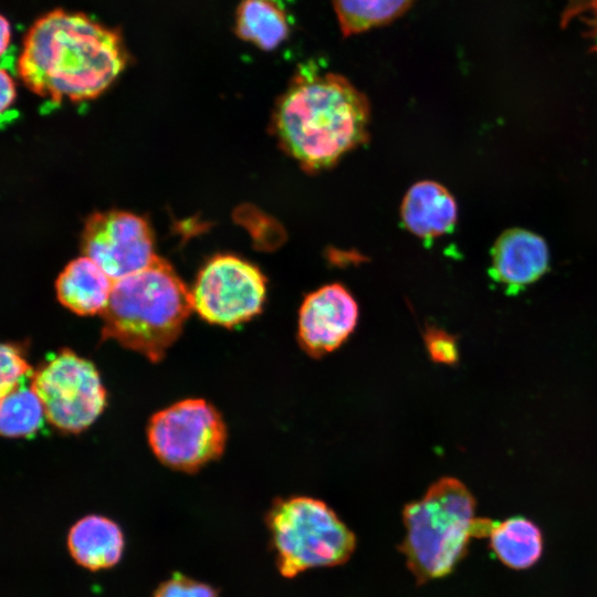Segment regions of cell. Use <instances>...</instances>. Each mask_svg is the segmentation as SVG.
Masks as SVG:
<instances>
[{
	"label": "cell",
	"mask_w": 597,
	"mask_h": 597,
	"mask_svg": "<svg viewBox=\"0 0 597 597\" xmlns=\"http://www.w3.org/2000/svg\"><path fill=\"white\" fill-rule=\"evenodd\" d=\"M369 121L368 100L347 78L307 65L277 98L272 130L281 148L314 172L363 145Z\"/></svg>",
	"instance_id": "obj_1"
},
{
	"label": "cell",
	"mask_w": 597,
	"mask_h": 597,
	"mask_svg": "<svg viewBox=\"0 0 597 597\" xmlns=\"http://www.w3.org/2000/svg\"><path fill=\"white\" fill-rule=\"evenodd\" d=\"M126 62L119 36L83 13L52 11L29 30L18 71L34 93L53 102L98 96Z\"/></svg>",
	"instance_id": "obj_2"
},
{
	"label": "cell",
	"mask_w": 597,
	"mask_h": 597,
	"mask_svg": "<svg viewBox=\"0 0 597 597\" xmlns=\"http://www.w3.org/2000/svg\"><path fill=\"white\" fill-rule=\"evenodd\" d=\"M192 310L191 291L167 261L156 256L145 269L114 281L108 304L101 313L102 334L158 362Z\"/></svg>",
	"instance_id": "obj_3"
},
{
	"label": "cell",
	"mask_w": 597,
	"mask_h": 597,
	"mask_svg": "<svg viewBox=\"0 0 597 597\" xmlns=\"http://www.w3.org/2000/svg\"><path fill=\"white\" fill-rule=\"evenodd\" d=\"M475 501L454 478H441L425 495L407 504L405 537L399 546L416 579L425 583L449 575L474 535Z\"/></svg>",
	"instance_id": "obj_4"
},
{
	"label": "cell",
	"mask_w": 597,
	"mask_h": 597,
	"mask_svg": "<svg viewBox=\"0 0 597 597\" xmlns=\"http://www.w3.org/2000/svg\"><path fill=\"white\" fill-rule=\"evenodd\" d=\"M282 576L344 564L356 546L354 533L323 501L311 496L276 500L265 519Z\"/></svg>",
	"instance_id": "obj_5"
},
{
	"label": "cell",
	"mask_w": 597,
	"mask_h": 597,
	"mask_svg": "<svg viewBox=\"0 0 597 597\" xmlns=\"http://www.w3.org/2000/svg\"><path fill=\"white\" fill-rule=\"evenodd\" d=\"M153 452L166 465L193 472L219 458L227 428L218 410L202 399H186L155 413L147 429Z\"/></svg>",
	"instance_id": "obj_6"
},
{
	"label": "cell",
	"mask_w": 597,
	"mask_h": 597,
	"mask_svg": "<svg viewBox=\"0 0 597 597\" xmlns=\"http://www.w3.org/2000/svg\"><path fill=\"white\" fill-rule=\"evenodd\" d=\"M46 419L57 429H86L106 405V390L95 366L69 349L48 359L32 375L31 385Z\"/></svg>",
	"instance_id": "obj_7"
},
{
	"label": "cell",
	"mask_w": 597,
	"mask_h": 597,
	"mask_svg": "<svg viewBox=\"0 0 597 597\" xmlns=\"http://www.w3.org/2000/svg\"><path fill=\"white\" fill-rule=\"evenodd\" d=\"M266 277L253 263L232 254H219L199 272L191 300L207 322L234 327L259 315L266 301Z\"/></svg>",
	"instance_id": "obj_8"
},
{
	"label": "cell",
	"mask_w": 597,
	"mask_h": 597,
	"mask_svg": "<svg viewBox=\"0 0 597 597\" xmlns=\"http://www.w3.org/2000/svg\"><path fill=\"white\" fill-rule=\"evenodd\" d=\"M82 250L114 281L145 269L157 256L147 222L117 210L97 212L87 219Z\"/></svg>",
	"instance_id": "obj_9"
},
{
	"label": "cell",
	"mask_w": 597,
	"mask_h": 597,
	"mask_svg": "<svg viewBox=\"0 0 597 597\" xmlns=\"http://www.w3.org/2000/svg\"><path fill=\"white\" fill-rule=\"evenodd\" d=\"M358 305L342 284L332 283L303 300L297 320V341L303 350L321 357L337 349L354 332Z\"/></svg>",
	"instance_id": "obj_10"
},
{
	"label": "cell",
	"mask_w": 597,
	"mask_h": 597,
	"mask_svg": "<svg viewBox=\"0 0 597 597\" xmlns=\"http://www.w3.org/2000/svg\"><path fill=\"white\" fill-rule=\"evenodd\" d=\"M549 253L544 239L524 229L503 232L492 249L491 277L510 293L537 281L548 268Z\"/></svg>",
	"instance_id": "obj_11"
},
{
	"label": "cell",
	"mask_w": 597,
	"mask_h": 597,
	"mask_svg": "<svg viewBox=\"0 0 597 597\" xmlns=\"http://www.w3.org/2000/svg\"><path fill=\"white\" fill-rule=\"evenodd\" d=\"M406 228L421 239L451 232L457 221V203L442 185L423 180L407 191L400 209Z\"/></svg>",
	"instance_id": "obj_12"
},
{
	"label": "cell",
	"mask_w": 597,
	"mask_h": 597,
	"mask_svg": "<svg viewBox=\"0 0 597 597\" xmlns=\"http://www.w3.org/2000/svg\"><path fill=\"white\" fill-rule=\"evenodd\" d=\"M114 280L87 256L71 261L59 275L55 289L62 305L78 315L102 313L108 304Z\"/></svg>",
	"instance_id": "obj_13"
},
{
	"label": "cell",
	"mask_w": 597,
	"mask_h": 597,
	"mask_svg": "<svg viewBox=\"0 0 597 597\" xmlns=\"http://www.w3.org/2000/svg\"><path fill=\"white\" fill-rule=\"evenodd\" d=\"M67 546L73 559L81 566L100 570L115 565L123 553L124 537L112 520L88 515L70 530Z\"/></svg>",
	"instance_id": "obj_14"
},
{
	"label": "cell",
	"mask_w": 597,
	"mask_h": 597,
	"mask_svg": "<svg viewBox=\"0 0 597 597\" xmlns=\"http://www.w3.org/2000/svg\"><path fill=\"white\" fill-rule=\"evenodd\" d=\"M488 537L496 559L515 570L532 567L543 553L540 527L524 516L493 521Z\"/></svg>",
	"instance_id": "obj_15"
},
{
	"label": "cell",
	"mask_w": 597,
	"mask_h": 597,
	"mask_svg": "<svg viewBox=\"0 0 597 597\" xmlns=\"http://www.w3.org/2000/svg\"><path fill=\"white\" fill-rule=\"evenodd\" d=\"M235 22L238 35L262 50L277 48L290 33L287 14L280 0H243Z\"/></svg>",
	"instance_id": "obj_16"
},
{
	"label": "cell",
	"mask_w": 597,
	"mask_h": 597,
	"mask_svg": "<svg viewBox=\"0 0 597 597\" xmlns=\"http://www.w3.org/2000/svg\"><path fill=\"white\" fill-rule=\"evenodd\" d=\"M416 0H332L339 28L345 36L392 22L407 12Z\"/></svg>",
	"instance_id": "obj_17"
},
{
	"label": "cell",
	"mask_w": 597,
	"mask_h": 597,
	"mask_svg": "<svg viewBox=\"0 0 597 597\" xmlns=\"http://www.w3.org/2000/svg\"><path fill=\"white\" fill-rule=\"evenodd\" d=\"M44 416L43 405L31 386H20L1 397L0 430L4 437L33 434L42 426Z\"/></svg>",
	"instance_id": "obj_18"
},
{
	"label": "cell",
	"mask_w": 597,
	"mask_h": 597,
	"mask_svg": "<svg viewBox=\"0 0 597 597\" xmlns=\"http://www.w3.org/2000/svg\"><path fill=\"white\" fill-rule=\"evenodd\" d=\"M0 354V392L2 397L21 386V381L31 373V366L17 344H2Z\"/></svg>",
	"instance_id": "obj_19"
},
{
	"label": "cell",
	"mask_w": 597,
	"mask_h": 597,
	"mask_svg": "<svg viewBox=\"0 0 597 597\" xmlns=\"http://www.w3.org/2000/svg\"><path fill=\"white\" fill-rule=\"evenodd\" d=\"M425 345L430 358L439 364L454 365L459 360L457 339L438 327H428L425 333Z\"/></svg>",
	"instance_id": "obj_20"
},
{
	"label": "cell",
	"mask_w": 597,
	"mask_h": 597,
	"mask_svg": "<svg viewBox=\"0 0 597 597\" xmlns=\"http://www.w3.org/2000/svg\"><path fill=\"white\" fill-rule=\"evenodd\" d=\"M154 597H218V594L210 585L175 574L160 584Z\"/></svg>",
	"instance_id": "obj_21"
},
{
	"label": "cell",
	"mask_w": 597,
	"mask_h": 597,
	"mask_svg": "<svg viewBox=\"0 0 597 597\" xmlns=\"http://www.w3.org/2000/svg\"><path fill=\"white\" fill-rule=\"evenodd\" d=\"M585 13L587 23L591 25L597 45V0H573L567 14L578 15Z\"/></svg>",
	"instance_id": "obj_22"
},
{
	"label": "cell",
	"mask_w": 597,
	"mask_h": 597,
	"mask_svg": "<svg viewBox=\"0 0 597 597\" xmlns=\"http://www.w3.org/2000/svg\"><path fill=\"white\" fill-rule=\"evenodd\" d=\"M15 96L14 83L4 69L1 71V111L4 112L9 107Z\"/></svg>",
	"instance_id": "obj_23"
},
{
	"label": "cell",
	"mask_w": 597,
	"mask_h": 597,
	"mask_svg": "<svg viewBox=\"0 0 597 597\" xmlns=\"http://www.w3.org/2000/svg\"><path fill=\"white\" fill-rule=\"evenodd\" d=\"M11 38V30L8 21L2 17L1 18V55L4 56L6 52L9 51Z\"/></svg>",
	"instance_id": "obj_24"
}]
</instances>
